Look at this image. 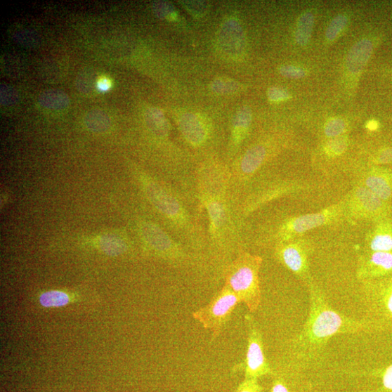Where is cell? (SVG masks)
Masks as SVG:
<instances>
[{
	"label": "cell",
	"mask_w": 392,
	"mask_h": 392,
	"mask_svg": "<svg viewBox=\"0 0 392 392\" xmlns=\"http://www.w3.org/2000/svg\"><path fill=\"white\" fill-rule=\"evenodd\" d=\"M195 188L200 209L207 217L208 250L217 256L243 250V219L230 185L227 163L213 157L196 164Z\"/></svg>",
	"instance_id": "obj_1"
},
{
	"label": "cell",
	"mask_w": 392,
	"mask_h": 392,
	"mask_svg": "<svg viewBox=\"0 0 392 392\" xmlns=\"http://www.w3.org/2000/svg\"><path fill=\"white\" fill-rule=\"evenodd\" d=\"M135 177L145 200L162 221V227L192 251L208 250L203 213L167 181L143 169H136Z\"/></svg>",
	"instance_id": "obj_2"
},
{
	"label": "cell",
	"mask_w": 392,
	"mask_h": 392,
	"mask_svg": "<svg viewBox=\"0 0 392 392\" xmlns=\"http://www.w3.org/2000/svg\"><path fill=\"white\" fill-rule=\"evenodd\" d=\"M364 331H370L365 320L360 321L340 314L332 308L321 292L312 289L309 315L295 345L301 357H309L319 353L336 335Z\"/></svg>",
	"instance_id": "obj_3"
},
{
	"label": "cell",
	"mask_w": 392,
	"mask_h": 392,
	"mask_svg": "<svg viewBox=\"0 0 392 392\" xmlns=\"http://www.w3.org/2000/svg\"><path fill=\"white\" fill-rule=\"evenodd\" d=\"M261 259L244 249L240 251L226 269V285L244 302L251 311H255L261 301L259 273Z\"/></svg>",
	"instance_id": "obj_4"
},
{
	"label": "cell",
	"mask_w": 392,
	"mask_h": 392,
	"mask_svg": "<svg viewBox=\"0 0 392 392\" xmlns=\"http://www.w3.org/2000/svg\"><path fill=\"white\" fill-rule=\"evenodd\" d=\"M136 229L141 241L147 249L158 256L176 263L185 266L191 263L195 252L178 241L155 221L139 217Z\"/></svg>",
	"instance_id": "obj_5"
},
{
	"label": "cell",
	"mask_w": 392,
	"mask_h": 392,
	"mask_svg": "<svg viewBox=\"0 0 392 392\" xmlns=\"http://www.w3.org/2000/svg\"><path fill=\"white\" fill-rule=\"evenodd\" d=\"M363 301L370 330L392 331V274L370 281Z\"/></svg>",
	"instance_id": "obj_6"
},
{
	"label": "cell",
	"mask_w": 392,
	"mask_h": 392,
	"mask_svg": "<svg viewBox=\"0 0 392 392\" xmlns=\"http://www.w3.org/2000/svg\"><path fill=\"white\" fill-rule=\"evenodd\" d=\"M241 302L237 296L226 285L207 307L194 313L206 329H219L230 318L236 307Z\"/></svg>",
	"instance_id": "obj_7"
},
{
	"label": "cell",
	"mask_w": 392,
	"mask_h": 392,
	"mask_svg": "<svg viewBox=\"0 0 392 392\" xmlns=\"http://www.w3.org/2000/svg\"><path fill=\"white\" fill-rule=\"evenodd\" d=\"M218 44L223 53L229 57L235 58L243 54L246 37L238 20L230 18L224 22L218 35Z\"/></svg>",
	"instance_id": "obj_8"
},
{
	"label": "cell",
	"mask_w": 392,
	"mask_h": 392,
	"mask_svg": "<svg viewBox=\"0 0 392 392\" xmlns=\"http://www.w3.org/2000/svg\"><path fill=\"white\" fill-rule=\"evenodd\" d=\"M246 367L248 379H256L270 372L264 354L263 339L255 328L251 330L249 335Z\"/></svg>",
	"instance_id": "obj_9"
},
{
	"label": "cell",
	"mask_w": 392,
	"mask_h": 392,
	"mask_svg": "<svg viewBox=\"0 0 392 392\" xmlns=\"http://www.w3.org/2000/svg\"><path fill=\"white\" fill-rule=\"evenodd\" d=\"M178 128L182 137L190 148L195 150L204 148L210 139V129L197 115L187 113L178 121Z\"/></svg>",
	"instance_id": "obj_10"
},
{
	"label": "cell",
	"mask_w": 392,
	"mask_h": 392,
	"mask_svg": "<svg viewBox=\"0 0 392 392\" xmlns=\"http://www.w3.org/2000/svg\"><path fill=\"white\" fill-rule=\"evenodd\" d=\"M251 122V111L247 106L240 108L234 116L228 145V157L230 162L233 161V159L235 157L240 146L247 138Z\"/></svg>",
	"instance_id": "obj_11"
},
{
	"label": "cell",
	"mask_w": 392,
	"mask_h": 392,
	"mask_svg": "<svg viewBox=\"0 0 392 392\" xmlns=\"http://www.w3.org/2000/svg\"><path fill=\"white\" fill-rule=\"evenodd\" d=\"M276 255L280 263L289 270L301 275L308 270V257L301 249L294 244L280 243Z\"/></svg>",
	"instance_id": "obj_12"
},
{
	"label": "cell",
	"mask_w": 392,
	"mask_h": 392,
	"mask_svg": "<svg viewBox=\"0 0 392 392\" xmlns=\"http://www.w3.org/2000/svg\"><path fill=\"white\" fill-rule=\"evenodd\" d=\"M392 274V252H373L365 261L360 276L377 279Z\"/></svg>",
	"instance_id": "obj_13"
},
{
	"label": "cell",
	"mask_w": 392,
	"mask_h": 392,
	"mask_svg": "<svg viewBox=\"0 0 392 392\" xmlns=\"http://www.w3.org/2000/svg\"><path fill=\"white\" fill-rule=\"evenodd\" d=\"M373 44L368 39L358 41L348 53L346 58V68L353 74H358L372 56Z\"/></svg>",
	"instance_id": "obj_14"
},
{
	"label": "cell",
	"mask_w": 392,
	"mask_h": 392,
	"mask_svg": "<svg viewBox=\"0 0 392 392\" xmlns=\"http://www.w3.org/2000/svg\"><path fill=\"white\" fill-rule=\"evenodd\" d=\"M145 122L150 132L157 138H166L170 133V126L163 112L159 109H148L145 115Z\"/></svg>",
	"instance_id": "obj_15"
},
{
	"label": "cell",
	"mask_w": 392,
	"mask_h": 392,
	"mask_svg": "<svg viewBox=\"0 0 392 392\" xmlns=\"http://www.w3.org/2000/svg\"><path fill=\"white\" fill-rule=\"evenodd\" d=\"M38 101L44 107L53 109V110H61L68 107L70 102L67 94L57 90L42 92L39 96Z\"/></svg>",
	"instance_id": "obj_16"
},
{
	"label": "cell",
	"mask_w": 392,
	"mask_h": 392,
	"mask_svg": "<svg viewBox=\"0 0 392 392\" xmlns=\"http://www.w3.org/2000/svg\"><path fill=\"white\" fill-rule=\"evenodd\" d=\"M314 15L312 13L302 14L298 20L296 30V41L301 46L309 43L314 26Z\"/></svg>",
	"instance_id": "obj_17"
},
{
	"label": "cell",
	"mask_w": 392,
	"mask_h": 392,
	"mask_svg": "<svg viewBox=\"0 0 392 392\" xmlns=\"http://www.w3.org/2000/svg\"><path fill=\"white\" fill-rule=\"evenodd\" d=\"M85 122L87 127L98 133L105 132L111 125V120L108 115L98 109L86 115Z\"/></svg>",
	"instance_id": "obj_18"
},
{
	"label": "cell",
	"mask_w": 392,
	"mask_h": 392,
	"mask_svg": "<svg viewBox=\"0 0 392 392\" xmlns=\"http://www.w3.org/2000/svg\"><path fill=\"white\" fill-rule=\"evenodd\" d=\"M70 301L68 294L60 291H51L43 293L39 297V302L44 308H60Z\"/></svg>",
	"instance_id": "obj_19"
},
{
	"label": "cell",
	"mask_w": 392,
	"mask_h": 392,
	"mask_svg": "<svg viewBox=\"0 0 392 392\" xmlns=\"http://www.w3.org/2000/svg\"><path fill=\"white\" fill-rule=\"evenodd\" d=\"M366 185L381 200H388L391 195V188L387 181L383 177L370 176L366 181Z\"/></svg>",
	"instance_id": "obj_20"
},
{
	"label": "cell",
	"mask_w": 392,
	"mask_h": 392,
	"mask_svg": "<svg viewBox=\"0 0 392 392\" xmlns=\"http://www.w3.org/2000/svg\"><path fill=\"white\" fill-rule=\"evenodd\" d=\"M356 195L362 206L369 211H376L381 206V200L369 189L361 188Z\"/></svg>",
	"instance_id": "obj_21"
},
{
	"label": "cell",
	"mask_w": 392,
	"mask_h": 392,
	"mask_svg": "<svg viewBox=\"0 0 392 392\" xmlns=\"http://www.w3.org/2000/svg\"><path fill=\"white\" fill-rule=\"evenodd\" d=\"M101 247L108 253L119 254L126 251L127 243L125 239L117 235H107L101 239Z\"/></svg>",
	"instance_id": "obj_22"
},
{
	"label": "cell",
	"mask_w": 392,
	"mask_h": 392,
	"mask_svg": "<svg viewBox=\"0 0 392 392\" xmlns=\"http://www.w3.org/2000/svg\"><path fill=\"white\" fill-rule=\"evenodd\" d=\"M239 89V84L230 79H216L211 84V91L216 94L221 95L235 93Z\"/></svg>",
	"instance_id": "obj_23"
},
{
	"label": "cell",
	"mask_w": 392,
	"mask_h": 392,
	"mask_svg": "<svg viewBox=\"0 0 392 392\" xmlns=\"http://www.w3.org/2000/svg\"><path fill=\"white\" fill-rule=\"evenodd\" d=\"M370 247L374 252H392V235L386 233L376 235Z\"/></svg>",
	"instance_id": "obj_24"
},
{
	"label": "cell",
	"mask_w": 392,
	"mask_h": 392,
	"mask_svg": "<svg viewBox=\"0 0 392 392\" xmlns=\"http://www.w3.org/2000/svg\"><path fill=\"white\" fill-rule=\"evenodd\" d=\"M347 17L344 15H339L335 17L326 30V39L329 41L334 40L344 30L347 25Z\"/></svg>",
	"instance_id": "obj_25"
},
{
	"label": "cell",
	"mask_w": 392,
	"mask_h": 392,
	"mask_svg": "<svg viewBox=\"0 0 392 392\" xmlns=\"http://www.w3.org/2000/svg\"><path fill=\"white\" fill-rule=\"evenodd\" d=\"M98 77H94V73L84 72L77 78L78 89L83 93L92 92L94 89L97 90V81Z\"/></svg>",
	"instance_id": "obj_26"
},
{
	"label": "cell",
	"mask_w": 392,
	"mask_h": 392,
	"mask_svg": "<svg viewBox=\"0 0 392 392\" xmlns=\"http://www.w3.org/2000/svg\"><path fill=\"white\" fill-rule=\"evenodd\" d=\"M152 11L160 18L172 20L176 18V10L169 3L156 2L152 5Z\"/></svg>",
	"instance_id": "obj_27"
},
{
	"label": "cell",
	"mask_w": 392,
	"mask_h": 392,
	"mask_svg": "<svg viewBox=\"0 0 392 392\" xmlns=\"http://www.w3.org/2000/svg\"><path fill=\"white\" fill-rule=\"evenodd\" d=\"M376 373L381 380L383 392H392V364L378 370Z\"/></svg>",
	"instance_id": "obj_28"
},
{
	"label": "cell",
	"mask_w": 392,
	"mask_h": 392,
	"mask_svg": "<svg viewBox=\"0 0 392 392\" xmlns=\"http://www.w3.org/2000/svg\"><path fill=\"white\" fill-rule=\"evenodd\" d=\"M182 5L193 16L202 18L207 13L209 6L206 2L202 1H183Z\"/></svg>",
	"instance_id": "obj_29"
},
{
	"label": "cell",
	"mask_w": 392,
	"mask_h": 392,
	"mask_svg": "<svg viewBox=\"0 0 392 392\" xmlns=\"http://www.w3.org/2000/svg\"><path fill=\"white\" fill-rule=\"evenodd\" d=\"M345 127V122L342 119H334L327 123L325 127V133L330 138L338 137L343 133Z\"/></svg>",
	"instance_id": "obj_30"
},
{
	"label": "cell",
	"mask_w": 392,
	"mask_h": 392,
	"mask_svg": "<svg viewBox=\"0 0 392 392\" xmlns=\"http://www.w3.org/2000/svg\"><path fill=\"white\" fill-rule=\"evenodd\" d=\"M280 73L282 77L294 79H301L306 75L303 70L291 65H283L280 69Z\"/></svg>",
	"instance_id": "obj_31"
},
{
	"label": "cell",
	"mask_w": 392,
	"mask_h": 392,
	"mask_svg": "<svg viewBox=\"0 0 392 392\" xmlns=\"http://www.w3.org/2000/svg\"><path fill=\"white\" fill-rule=\"evenodd\" d=\"M346 141L344 138H337L331 141L327 145L326 149L332 155H340L346 150Z\"/></svg>",
	"instance_id": "obj_32"
},
{
	"label": "cell",
	"mask_w": 392,
	"mask_h": 392,
	"mask_svg": "<svg viewBox=\"0 0 392 392\" xmlns=\"http://www.w3.org/2000/svg\"><path fill=\"white\" fill-rule=\"evenodd\" d=\"M268 96L269 100L273 102L283 101L290 98L289 92L278 86L271 87L268 90Z\"/></svg>",
	"instance_id": "obj_33"
},
{
	"label": "cell",
	"mask_w": 392,
	"mask_h": 392,
	"mask_svg": "<svg viewBox=\"0 0 392 392\" xmlns=\"http://www.w3.org/2000/svg\"><path fill=\"white\" fill-rule=\"evenodd\" d=\"M18 99L16 92L10 86H3L1 90V102L3 105L14 104Z\"/></svg>",
	"instance_id": "obj_34"
},
{
	"label": "cell",
	"mask_w": 392,
	"mask_h": 392,
	"mask_svg": "<svg viewBox=\"0 0 392 392\" xmlns=\"http://www.w3.org/2000/svg\"><path fill=\"white\" fill-rule=\"evenodd\" d=\"M237 392H261V388L256 379H248L239 388Z\"/></svg>",
	"instance_id": "obj_35"
},
{
	"label": "cell",
	"mask_w": 392,
	"mask_h": 392,
	"mask_svg": "<svg viewBox=\"0 0 392 392\" xmlns=\"http://www.w3.org/2000/svg\"><path fill=\"white\" fill-rule=\"evenodd\" d=\"M112 82L106 77H99L97 81V90L105 92L111 89Z\"/></svg>",
	"instance_id": "obj_36"
},
{
	"label": "cell",
	"mask_w": 392,
	"mask_h": 392,
	"mask_svg": "<svg viewBox=\"0 0 392 392\" xmlns=\"http://www.w3.org/2000/svg\"><path fill=\"white\" fill-rule=\"evenodd\" d=\"M392 161V148L384 150L379 158L380 163H388Z\"/></svg>",
	"instance_id": "obj_37"
},
{
	"label": "cell",
	"mask_w": 392,
	"mask_h": 392,
	"mask_svg": "<svg viewBox=\"0 0 392 392\" xmlns=\"http://www.w3.org/2000/svg\"><path fill=\"white\" fill-rule=\"evenodd\" d=\"M272 392H289V391L285 384L277 381L273 387Z\"/></svg>",
	"instance_id": "obj_38"
},
{
	"label": "cell",
	"mask_w": 392,
	"mask_h": 392,
	"mask_svg": "<svg viewBox=\"0 0 392 392\" xmlns=\"http://www.w3.org/2000/svg\"><path fill=\"white\" fill-rule=\"evenodd\" d=\"M378 126V122L374 120L369 122L367 124V127L370 130H375Z\"/></svg>",
	"instance_id": "obj_39"
},
{
	"label": "cell",
	"mask_w": 392,
	"mask_h": 392,
	"mask_svg": "<svg viewBox=\"0 0 392 392\" xmlns=\"http://www.w3.org/2000/svg\"></svg>",
	"instance_id": "obj_40"
}]
</instances>
